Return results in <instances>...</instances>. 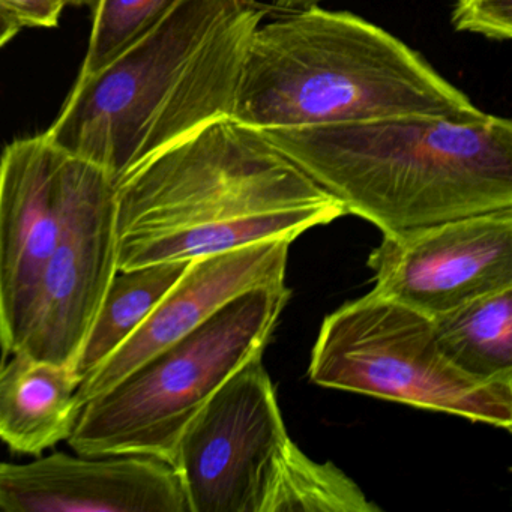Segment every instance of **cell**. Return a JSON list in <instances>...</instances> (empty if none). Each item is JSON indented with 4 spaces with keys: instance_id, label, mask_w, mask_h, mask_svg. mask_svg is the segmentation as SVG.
Returning a JSON list of instances; mask_svg holds the SVG:
<instances>
[{
    "instance_id": "20",
    "label": "cell",
    "mask_w": 512,
    "mask_h": 512,
    "mask_svg": "<svg viewBox=\"0 0 512 512\" xmlns=\"http://www.w3.org/2000/svg\"><path fill=\"white\" fill-rule=\"evenodd\" d=\"M23 28L25 26L20 22L19 17L14 16L4 5H0V50L11 43Z\"/></svg>"
},
{
    "instance_id": "3",
    "label": "cell",
    "mask_w": 512,
    "mask_h": 512,
    "mask_svg": "<svg viewBox=\"0 0 512 512\" xmlns=\"http://www.w3.org/2000/svg\"><path fill=\"white\" fill-rule=\"evenodd\" d=\"M385 233L512 208V122L406 116L260 131Z\"/></svg>"
},
{
    "instance_id": "15",
    "label": "cell",
    "mask_w": 512,
    "mask_h": 512,
    "mask_svg": "<svg viewBox=\"0 0 512 512\" xmlns=\"http://www.w3.org/2000/svg\"><path fill=\"white\" fill-rule=\"evenodd\" d=\"M190 263L191 260L152 263L116 274L77 364L82 379L140 328L181 280Z\"/></svg>"
},
{
    "instance_id": "21",
    "label": "cell",
    "mask_w": 512,
    "mask_h": 512,
    "mask_svg": "<svg viewBox=\"0 0 512 512\" xmlns=\"http://www.w3.org/2000/svg\"><path fill=\"white\" fill-rule=\"evenodd\" d=\"M319 2L320 0H271L272 7L283 11L302 10V8L317 5Z\"/></svg>"
},
{
    "instance_id": "16",
    "label": "cell",
    "mask_w": 512,
    "mask_h": 512,
    "mask_svg": "<svg viewBox=\"0 0 512 512\" xmlns=\"http://www.w3.org/2000/svg\"><path fill=\"white\" fill-rule=\"evenodd\" d=\"M361 488L332 463H317L290 442L269 482L262 512H376Z\"/></svg>"
},
{
    "instance_id": "7",
    "label": "cell",
    "mask_w": 512,
    "mask_h": 512,
    "mask_svg": "<svg viewBox=\"0 0 512 512\" xmlns=\"http://www.w3.org/2000/svg\"><path fill=\"white\" fill-rule=\"evenodd\" d=\"M290 442L274 383L257 356L206 401L179 439L173 466L190 512H262Z\"/></svg>"
},
{
    "instance_id": "5",
    "label": "cell",
    "mask_w": 512,
    "mask_h": 512,
    "mask_svg": "<svg viewBox=\"0 0 512 512\" xmlns=\"http://www.w3.org/2000/svg\"><path fill=\"white\" fill-rule=\"evenodd\" d=\"M290 299L286 283L253 287L83 406L70 439L88 457L146 455L175 463L191 419L232 374L263 355Z\"/></svg>"
},
{
    "instance_id": "23",
    "label": "cell",
    "mask_w": 512,
    "mask_h": 512,
    "mask_svg": "<svg viewBox=\"0 0 512 512\" xmlns=\"http://www.w3.org/2000/svg\"><path fill=\"white\" fill-rule=\"evenodd\" d=\"M322 2H323V0H322Z\"/></svg>"
},
{
    "instance_id": "10",
    "label": "cell",
    "mask_w": 512,
    "mask_h": 512,
    "mask_svg": "<svg viewBox=\"0 0 512 512\" xmlns=\"http://www.w3.org/2000/svg\"><path fill=\"white\" fill-rule=\"evenodd\" d=\"M80 157L47 133L0 155V353L16 352L38 283L64 226Z\"/></svg>"
},
{
    "instance_id": "9",
    "label": "cell",
    "mask_w": 512,
    "mask_h": 512,
    "mask_svg": "<svg viewBox=\"0 0 512 512\" xmlns=\"http://www.w3.org/2000/svg\"><path fill=\"white\" fill-rule=\"evenodd\" d=\"M374 292L437 316L512 287V208L385 233L368 257Z\"/></svg>"
},
{
    "instance_id": "18",
    "label": "cell",
    "mask_w": 512,
    "mask_h": 512,
    "mask_svg": "<svg viewBox=\"0 0 512 512\" xmlns=\"http://www.w3.org/2000/svg\"><path fill=\"white\" fill-rule=\"evenodd\" d=\"M452 26L457 32L509 41L512 38V0H455Z\"/></svg>"
},
{
    "instance_id": "2",
    "label": "cell",
    "mask_w": 512,
    "mask_h": 512,
    "mask_svg": "<svg viewBox=\"0 0 512 512\" xmlns=\"http://www.w3.org/2000/svg\"><path fill=\"white\" fill-rule=\"evenodd\" d=\"M265 13L254 0H179L94 76L77 80L47 136L121 181L230 118L242 58Z\"/></svg>"
},
{
    "instance_id": "6",
    "label": "cell",
    "mask_w": 512,
    "mask_h": 512,
    "mask_svg": "<svg viewBox=\"0 0 512 512\" xmlns=\"http://www.w3.org/2000/svg\"><path fill=\"white\" fill-rule=\"evenodd\" d=\"M311 382L512 427V379H481L440 346L433 317L371 290L329 314L311 353Z\"/></svg>"
},
{
    "instance_id": "4",
    "label": "cell",
    "mask_w": 512,
    "mask_h": 512,
    "mask_svg": "<svg viewBox=\"0 0 512 512\" xmlns=\"http://www.w3.org/2000/svg\"><path fill=\"white\" fill-rule=\"evenodd\" d=\"M260 23L245 49L230 119L269 128L485 115L385 29L319 5Z\"/></svg>"
},
{
    "instance_id": "11",
    "label": "cell",
    "mask_w": 512,
    "mask_h": 512,
    "mask_svg": "<svg viewBox=\"0 0 512 512\" xmlns=\"http://www.w3.org/2000/svg\"><path fill=\"white\" fill-rule=\"evenodd\" d=\"M0 512H190L175 466L146 455L55 452L0 461Z\"/></svg>"
},
{
    "instance_id": "19",
    "label": "cell",
    "mask_w": 512,
    "mask_h": 512,
    "mask_svg": "<svg viewBox=\"0 0 512 512\" xmlns=\"http://www.w3.org/2000/svg\"><path fill=\"white\" fill-rule=\"evenodd\" d=\"M0 5L29 28H56L65 10L62 0H0Z\"/></svg>"
},
{
    "instance_id": "13",
    "label": "cell",
    "mask_w": 512,
    "mask_h": 512,
    "mask_svg": "<svg viewBox=\"0 0 512 512\" xmlns=\"http://www.w3.org/2000/svg\"><path fill=\"white\" fill-rule=\"evenodd\" d=\"M82 376L74 368L23 352L0 362V442L11 451L40 457L68 440L83 410Z\"/></svg>"
},
{
    "instance_id": "8",
    "label": "cell",
    "mask_w": 512,
    "mask_h": 512,
    "mask_svg": "<svg viewBox=\"0 0 512 512\" xmlns=\"http://www.w3.org/2000/svg\"><path fill=\"white\" fill-rule=\"evenodd\" d=\"M116 184L80 157L61 238L38 283L16 352L77 371L119 272Z\"/></svg>"
},
{
    "instance_id": "14",
    "label": "cell",
    "mask_w": 512,
    "mask_h": 512,
    "mask_svg": "<svg viewBox=\"0 0 512 512\" xmlns=\"http://www.w3.org/2000/svg\"><path fill=\"white\" fill-rule=\"evenodd\" d=\"M445 355L481 379H512V287L433 316Z\"/></svg>"
},
{
    "instance_id": "12",
    "label": "cell",
    "mask_w": 512,
    "mask_h": 512,
    "mask_svg": "<svg viewBox=\"0 0 512 512\" xmlns=\"http://www.w3.org/2000/svg\"><path fill=\"white\" fill-rule=\"evenodd\" d=\"M287 241H265L191 260L181 280L140 328L80 383L83 406L109 391L253 287L286 283Z\"/></svg>"
},
{
    "instance_id": "17",
    "label": "cell",
    "mask_w": 512,
    "mask_h": 512,
    "mask_svg": "<svg viewBox=\"0 0 512 512\" xmlns=\"http://www.w3.org/2000/svg\"><path fill=\"white\" fill-rule=\"evenodd\" d=\"M179 0H97L79 79L94 76L131 44L148 34Z\"/></svg>"
},
{
    "instance_id": "22",
    "label": "cell",
    "mask_w": 512,
    "mask_h": 512,
    "mask_svg": "<svg viewBox=\"0 0 512 512\" xmlns=\"http://www.w3.org/2000/svg\"><path fill=\"white\" fill-rule=\"evenodd\" d=\"M62 4L64 7H89L94 8V5L97 4V0H62Z\"/></svg>"
},
{
    "instance_id": "1",
    "label": "cell",
    "mask_w": 512,
    "mask_h": 512,
    "mask_svg": "<svg viewBox=\"0 0 512 512\" xmlns=\"http://www.w3.org/2000/svg\"><path fill=\"white\" fill-rule=\"evenodd\" d=\"M119 271L287 241L346 215L260 131L218 119L116 182Z\"/></svg>"
}]
</instances>
